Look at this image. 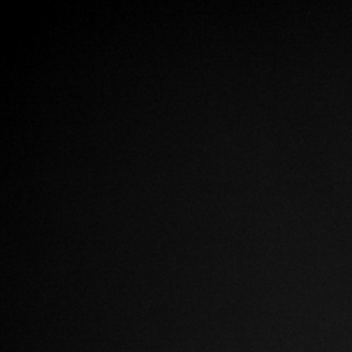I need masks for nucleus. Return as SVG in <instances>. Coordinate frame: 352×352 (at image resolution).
<instances>
[]
</instances>
